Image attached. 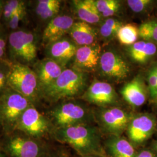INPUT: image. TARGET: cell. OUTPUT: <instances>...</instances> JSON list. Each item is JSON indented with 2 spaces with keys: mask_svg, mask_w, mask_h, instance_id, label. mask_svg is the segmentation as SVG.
Listing matches in <instances>:
<instances>
[{
  "mask_svg": "<svg viewBox=\"0 0 157 157\" xmlns=\"http://www.w3.org/2000/svg\"><path fill=\"white\" fill-rule=\"evenodd\" d=\"M41 35L26 28L10 32L7 45V59L12 63L32 67L39 59L38 51Z\"/></svg>",
  "mask_w": 157,
  "mask_h": 157,
  "instance_id": "obj_1",
  "label": "cell"
},
{
  "mask_svg": "<svg viewBox=\"0 0 157 157\" xmlns=\"http://www.w3.org/2000/svg\"><path fill=\"white\" fill-rule=\"evenodd\" d=\"M56 138L71 146L82 157L91 154L104 155L98 129L88 124L57 129Z\"/></svg>",
  "mask_w": 157,
  "mask_h": 157,
  "instance_id": "obj_2",
  "label": "cell"
},
{
  "mask_svg": "<svg viewBox=\"0 0 157 157\" xmlns=\"http://www.w3.org/2000/svg\"><path fill=\"white\" fill-rule=\"evenodd\" d=\"M87 78L83 72L65 68L56 80L42 91V97L51 102L75 97L83 91Z\"/></svg>",
  "mask_w": 157,
  "mask_h": 157,
  "instance_id": "obj_3",
  "label": "cell"
},
{
  "mask_svg": "<svg viewBox=\"0 0 157 157\" xmlns=\"http://www.w3.org/2000/svg\"><path fill=\"white\" fill-rule=\"evenodd\" d=\"M8 84L33 105L42 97L38 78L32 67L11 63Z\"/></svg>",
  "mask_w": 157,
  "mask_h": 157,
  "instance_id": "obj_4",
  "label": "cell"
},
{
  "mask_svg": "<svg viewBox=\"0 0 157 157\" xmlns=\"http://www.w3.org/2000/svg\"><path fill=\"white\" fill-rule=\"evenodd\" d=\"M32 105L28 98L8 87L0 96V123L8 130L16 129L23 113Z\"/></svg>",
  "mask_w": 157,
  "mask_h": 157,
  "instance_id": "obj_5",
  "label": "cell"
},
{
  "mask_svg": "<svg viewBox=\"0 0 157 157\" xmlns=\"http://www.w3.org/2000/svg\"><path fill=\"white\" fill-rule=\"evenodd\" d=\"M50 115L57 129L86 124L92 119L89 109L75 101L62 102L52 109Z\"/></svg>",
  "mask_w": 157,
  "mask_h": 157,
  "instance_id": "obj_6",
  "label": "cell"
},
{
  "mask_svg": "<svg viewBox=\"0 0 157 157\" xmlns=\"http://www.w3.org/2000/svg\"><path fill=\"white\" fill-rule=\"evenodd\" d=\"M133 116L119 107L102 108L97 112L101 126L111 136H121L129 126Z\"/></svg>",
  "mask_w": 157,
  "mask_h": 157,
  "instance_id": "obj_7",
  "label": "cell"
},
{
  "mask_svg": "<svg viewBox=\"0 0 157 157\" xmlns=\"http://www.w3.org/2000/svg\"><path fill=\"white\" fill-rule=\"evenodd\" d=\"M98 66L104 76L114 81L123 80L129 76L130 72L128 62L115 51L102 52Z\"/></svg>",
  "mask_w": 157,
  "mask_h": 157,
  "instance_id": "obj_8",
  "label": "cell"
},
{
  "mask_svg": "<svg viewBox=\"0 0 157 157\" xmlns=\"http://www.w3.org/2000/svg\"><path fill=\"white\" fill-rule=\"evenodd\" d=\"M50 124L47 119L34 105L28 108L20 118L16 129L34 137H39L47 133Z\"/></svg>",
  "mask_w": 157,
  "mask_h": 157,
  "instance_id": "obj_9",
  "label": "cell"
},
{
  "mask_svg": "<svg viewBox=\"0 0 157 157\" xmlns=\"http://www.w3.org/2000/svg\"><path fill=\"white\" fill-rule=\"evenodd\" d=\"M155 119L151 115L143 113L133 117L128 127L130 142L141 144L151 136L155 128Z\"/></svg>",
  "mask_w": 157,
  "mask_h": 157,
  "instance_id": "obj_10",
  "label": "cell"
},
{
  "mask_svg": "<svg viewBox=\"0 0 157 157\" xmlns=\"http://www.w3.org/2000/svg\"><path fill=\"white\" fill-rule=\"evenodd\" d=\"M78 48L72 40L64 37L45 46V58L54 60L63 67L73 61Z\"/></svg>",
  "mask_w": 157,
  "mask_h": 157,
  "instance_id": "obj_11",
  "label": "cell"
},
{
  "mask_svg": "<svg viewBox=\"0 0 157 157\" xmlns=\"http://www.w3.org/2000/svg\"><path fill=\"white\" fill-rule=\"evenodd\" d=\"M75 22L73 17L69 15H58L47 23L43 30L41 44L46 46L65 37Z\"/></svg>",
  "mask_w": 157,
  "mask_h": 157,
  "instance_id": "obj_12",
  "label": "cell"
},
{
  "mask_svg": "<svg viewBox=\"0 0 157 157\" xmlns=\"http://www.w3.org/2000/svg\"><path fill=\"white\" fill-rule=\"evenodd\" d=\"M82 97L89 102L100 106L112 104L118 100V95L112 85L101 81L93 82Z\"/></svg>",
  "mask_w": 157,
  "mask_h": 157,
  "instance_id": "obj_13",
  "label": "cell"
},
{
  "mask_svg": "<svg viewBox=\"0 0 157 157\" xmlns=\"http://www.w3.org/2000/svg\"><path fill=\"white\" fill-rule=\"evenodd\" d=\"M101 54L98 44L78 47L73 59V68L83 72L94 71L99 65Z\"/></svg>",
  "mask_w": 157,
  "mask_h": 157,
  "instance_id": "obj_14",
  "label": "cell"
},
{
  "mask_svg": "<svg viewBox=\"0 0 157 157\" xmlns=\"http://www.w3.org/2000/svg\"><path fill=\"white\" fill-rule=\"evenodd\" d=\"M32 68L38 78L42 94V91L53 83L66 67L51 59L44 58L39 59Z\"/></svg>",
  "mask_w": 157,
  "mask_h": 157,
  "instance_id": "obj_15",
  "label": "cell"
},
{
  "mask_svg": "<svg viewBox=\"0 0 157 157\" xmlns=\"http://www.w3.org/2000/svg\"><path fill=\"white\" fill-rule=\"evenodd\" d=\"M6 148L13 157H39L41 147L33 139L16 136L8 142Z\"/></svg>",
  "mask_w": 157,
  "mask_h": 157,
  "instance_id": "obj_16",
  "label": "cell"
},
{
  "mask_svg": "<svg viewBox=\"0 0 157 157\" xmlns=\"http://www.w3.org/2000/svg\"><path fill=\"white\" fill-rule=\"evenodd\" d=\"M120 92L125 101L133 107H141L147 100L146 87L140 76L124 84Z\"/></svg>",
  "mask_w": 157,
  "mask_h": 157,
  "instance_id": "obj_17",
  "label": "cell"
},
{
  "mask_svg": "<svg viewBox=\"0 0 157 157\" xmlns=\"http://www.w3.org/2000/svg\"><path fill=\"white\" fill-rule=\"evenodd\" d=\"M30 2L33 4L34 16L40 22L46 23V25L59 14L62 7L61 0H37Z\"/></svg>",
  "mask_w": 157,
  "mask_h": 157,
  "instance_id": "obj_18",
  "label": "cell"
},
{
  "mask_svg": "<svg viewBox=\"0 0 157 157\" xmlns=\"http://www.w3.org/2000/svg\"><path fill=\"white\" fill-rule=\"evenodd\" d=\"M68 34L70 38L80 47L95 44L97 36L95 29L83 21L74 23Z\"/></svg>",
  "mask_w": 157,
  "mask_h": 157,
  "instance_id": "obj_19",
  "label": "cell"
},
{
  "mask_svg": "<svg viewBox=\"0 0 157 157\" xmlns=\"http://www.w3.org/2000/svg\"><path fill=\"white\" fill-rule=\"evenodd\" d=\"M72 2L75 11L81 21L89 25L100 21L102 16L95 6V1L75 0Z\"/></svg>",
  "mask_w": 157,
  "mask_h": 157,
  "instance_id": "obj_20",
  "label": "cell"
},
{
  "mask_svg": "<svg viewBox=\"0 0 157 157\" xmlns=\"http://www.w3.org/2000/svg\"><path fill=\"white\" fill-rule=\"evenodd\" d=\"M105 146L111 157H135L136 155L131 142L121 136H111Z\"/></svg>",
  "mask_w": 157,
  "mask_h": 157,
  "instance_id": "obj_21",
  "label": "cell"
},
{
  "mask_svg": "<svg viewBox=\"0 0 157 157\" xmlns=\"http://www.w3.org/2000/svg\"><path fill=\"white\" fill-rule=\"evenodd\" d=\"M128 52L133 61L139 63H145L157 54V46L150 41H139L130 45Z\"/></svg>",
  "mask_w": 157,
  "mask_h": 157,
  "instance_id": "obj_22",
  "label": "cell"
},
{
  "mask_svg": "<svg viewBox=\"0 0 157 157\" xmlns=\"http://www.w3.org/2000/svg\"><path fill=\"white\" fill-rule=\"evenodd\" d=\"M139 36V29L132 24L124 25L117 34L118 40L123 45H131L136 42Z\"/></svg>",
  "mask_w": 157,
  "mask_h": 157,
  "instance_id": "obj_23",
  "label": "cell"
},
{
  "mask_svg": "<svg viewBox=\"0 0 157 157\" xmlns=\"http://www.w3.org/2000/svg\"><path fill=\"white\" fill-rule=\"evenodd\" d=\"M123 23L115 18H108L101 25L100 33L101 37L107 40H110L117 36L118 32L123 26Z\"/></svg>",
  "mask_w": 157,
  "mask_h": 157,
  "instance_id": "obj_24",
  "label": "cell"
},
{
  "mask_svg": "<svg viewBox=\"0 0 157 157\" xmlns=\"http://www.w3.org/2000/svg\"><path fill=\"white\" fill-rule=\"evenodd\" d=\"M95 4L101 16L105 17L114 16L121 8L120 1L117 0H97Z\"/></svg>",
  "mask_w": 157,
  "mask_h": 157,
  "instance_id": "obj_25",
  "label": "cell"
},
{
  "mask_svg": "<svg viewBox=\"0 0 157 157\" xmlns=\"http://www.w3.org/2000/svg\"><path fill=\"white\" fill-rule=\"evenodd\" d=\"M28 1L23 0H6L1 17V22L6 26L13 14L27 4Z\"/></svg>",
  "mask_w": 157,
  "mask_h": 157,
  "instance_id": "obj_26",
  "label": "cell"
},
{
  "mask_svg": "<svg viewBox=\"0 0 157 157\" xmlns=\"http://www.w3.org/2000/svg\"><path fill=\"white\" fill-rule=\"evenodd\" d=\"M139 36L146 41L157 43V21L142 23L139 28Z\"/></svg>",
  "mask_w": 157,
  "mask_h": 157,
  "instance_id": "obj_27",
  "label": "cell"
},
{
  "mask_svg": "<svg viewBox=\"0 0 157 157\" xmlns=\"http://www.w3.org/2000/svg\"><path fill=\"white\" fill-rule=\"evenodd\" d=\"M11 63L7 59L0 60V96L8 87V78Z\"/></svg>",
  "mask_w": 157,
  "mask_h": 157,
  "instance_id": "obj_28",
  "label": "cell"
},
{
  "mask_svg": "<svg viewBox=\"0 0 157 157\" xmlns=\"http://www.w3.org/2000/svg\"><path fill=\"white\" fill-rule=\"evenodd\" d=\"M28 2L25 6L17 10L9 21L6 27L10 32L15 30L19 28L20 23L23 22L28 16Z\"/></svg>",
  "mask_w": 157,
  "mask_h": 157,
  "instance_id": "obj_29",
  "label": "cell"
},
{
  "mask_svg": "<svg viewBox=\"0 0 157 157\" xmlns=\"http://www.w3.org/2000/svg\"><path fill=\"white\" fill-rule=\"evenodd\" d=\"M9 33L10 30L0 22V60L7 59L6 53Z\"/></svg>",
  "mask_w": 157,
  "mask_h": 157,
  "instance_id": "obj_30",
  "label": "cell"
},
{
  "mask_svg": "<svg viewBox=\"0 0 157 157\" xmlns=\"http://www.w3.org/2000/svg\"><path fill=\"white\" fill-rule=\"evenodd\" d=\"M129 8L136 13L146 11L153 3L151 0H129L127 1Z\"/></svg>",
  "mask_w": 157,
  "mask_h": 157,
  "instance_id": "obj_31",
  "label": "cell"
},
{
  "mask_svg": "<svg viewBox=\"0 0 157 157\" xmlns=\"http://www.w3.org/2000/svg\"><path fill=\"white\" fill-rule=\"evenodd\" d=\"M147 82L151 97L153 98H157V76L153 67L148 73Z\"/></svg>",
  "mask_w": 157,
  "mask_h": 157,
  "instance_id": "obj_32",
  "label": "cell"
},
{
  "mask_svg": "<svg viewBox=\"0 0 157 157\" xmlns=\"http://www.w3.org/2000/svg\"><path fill=\"white\" fill-rule=\"evenodd\" d=\"M135 157H156L155 155L149 150H142L141 151L139 152L138 153H136Z\"/></svg>",
  "mask_w": 157,
  "mask_h": 157,
  "instance_id": "obj_33",
  "label": "cell"
},
{
  "mask_svg": "<svg viewBox=\"0 0 157 157\" xmlns=\"http://www.w3.org/2000/svg\"><path fill=\"white\" fill-rule=\"evenodd\" d=\"M4 0H0V22L1 20V17L2 15V11H3V8H4Z\"/></svg>",
  "mask_w": 157,
  "mask_h": 157,
  "instance_id": "obj_34",
  "label": "cell"
},
{
  "mask_svg": "<svg viewBox=\"0 0 157 157\" xmlns=\"http://www.w3.org/2000/svg\"><path fill=\"white\" fill-rule=\"evenodd\" d=\"M83 157H105L103 155H100V154H91V155H86Z\"/></svg>",
  "mask_w": 157,
  "mask_h": 157,
  "instance_id": "obj_35",
  "label": "cell"
},
{
  "mask_svg": "<svg viewBox=\"0 0 157 157\" xmlns=\"http://www.w3.org/2000/svg\"><path fill=\"white\" fill-rule=\"evenodd\" d=\"M152 67L154 68V71H155V72L156 73V75H157V63L156 64H155Z\"/></svg>",
  "mask_w": 157,
  "mask_h": 157,
  "instance_id": "obj_36",
  "label": "cell"
},
{
  "mask_svg": "<svg viewBox=\"0 0 157 157\" xmlns=\"http://www.w3.org/2000/svg\"><path fill=\"white\" fill-rule=\"evenodd\" d=\"M0 157H3L2 154V152H1V151H0Z\"/></svg>",
  "mask_w": 157,
  "mask_h": 157,
  "instance_id": "obj_37",
  "label": "cell"
},
{
  "mask_svg": "<svg viewBox=\"0 0 157 157\" xmlns=\"http://www.w3.org/2000/svg\"></svg>",
  "mask_w": 157,
  "mask_h": 157,
  "instance_id": "obj_38",
  "label": "cell"
},
{
  "mask_svg": "<svg viewBox=\"0 0 157 157\" xmlns=\"http://www.w3.org/2000/svg\"><path fill=\"white\" fill-rule=\"evenodd\" d=\"M0 124H1V123H0Z\"/></svg>",
  "mask_w": 157,
  "mask_h": 157,
  "instance_id": "obj_39",
  "label": "cell"
}]
</instances>
